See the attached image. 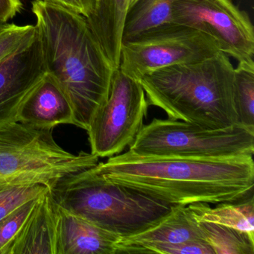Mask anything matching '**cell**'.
Here are the masks:
<instances>
[{
  "mask_svg": "<svg viewBox=\"0 0 254 254\" xmlns=\"http://www.w3.org/2000/svg\"><path fill=\"white\" fill-rule=\"evenodd\" d=\"M93 169L106 181L172 205L217 204L254 194L253 157H156L127 151Z\"/></svg>",
  "mask_w": 254,
  "mask_h": 254,
  "instance_id": "obj_1",
  "label": "cell"
},
{
  "mask_svg": "<svg viewBox=\"0 0 254 254\" xmlns=\"http://www.w3.org/2000/svg\"><path fill=\"white\" fill-rule=\"evenodd\" d=\"M36 19L47 74L69 99L75 126L87 130L109 96L114 69L81 14L44 0H35Z\"/></svg>",
  "mask_w": 254,
  "mask_h": 254,
  "instance_id": "obj_2",
  "label": "cell"
},
{
  "mask_svg": "<svg viewBox=\"0 0 254 254\" xmlns=\"http://www.w3.org/2000/svg\"><path fill=\"white\" fill-rule=\"evenodd\" d=\"M234 68L219 52L201 62L172 65L138 80L148 105L169 119L223 129L238 125L233 104Z\"/></svg>",
  "mask_w": 254,
  "mask_h": 254,
  "instance_id": "obj_3",
  "label": "cell"
},
{
  "mask_svg": "<svg viewBox=\"0 0 254 254\" xmlns=\"http://www.w3.org/2000/svg\"><path fill=\"white\" fill-rule=\"evenodd\" d=\"M58 206L121 239L154 227L174 205L106 181L93 167L68 175L50 189Z\"/></svg>",
  "mask_w": 254,
  "mask_h": 254,
  "instance_id": "obj_4",
  "label": "cell"
},
{
  "mask_svg": "<svg viewBox=\"0 0 254 254\" xmlns=\"http://www.w3.org/2000/svg\"><path fill=\"white\" fill-rule=\"evenodd\" d=\"M53 130L14 123L0 127V190L42 184L51 189L72 174L93 167L99 157L64 149Z\"/></svg>",
  "mask_w": 254,
  "mask_h": 254,
  "instance_id": "obj_5",
  "label": "cell"
},
{
  "mask_svg": "<svg viewBox=\"0 0 254 254\" xmlns=\"http://www.w3.org/2000/svg\"><path fill=\"white\" fill-rule=\"evenodd\" d=\"M129 151L137 155L156 157H253L254 132L239 125L210 129L181 120L154 119L143 126Z\"/></svg>",
  "mask_w": 254,
  "mask_h": 254,
  "instance_id": "obj_6",
  "label": "cell"
},
{
  "mask_svg": "<svg viewBox=\"0 0 254 254\" xmlns=\"http://www.w3.org/2000/svg\"><path fill=\"white\" fill-rule=\"evenodd\" d=\"M213 39L192 28L163 23L122 44L120 69L135 80L172 65L201 62L219 53Z\"/></svg>",
  "mask_w": 254,
  "mask_h": 254,
  "instance_id": "obj_7",
  "label": "cell"
},
{
  "mask_svg": "<svg viewBox=\"0 0 254 254\" xmlns=\"http://www.w3.org/2000/svg\"><path fill=\"white\" fill-rule=\"evenodd\" d=\"M148 105L139 81L115 69L109 96L87 130L92 154L113 157L130 145L143 127Z\"/></svg>",
  "mask_w": 254,
  "mask_h": 254,
  "instance_id": "obj_8",
  "label": "cell"
},
{
  "mask_svg": "<svg viewBox=\"0 0 254 254\" xmlns=\"http://www.w3.org/2000/svg\"><path fill=\"white\" fill-rule=\"evenodd\" d=\"M171 23L210 37L221 52L239 62H254V29L249 15L232 0H178Z\"/></svg>",
  "mask_w": 254,
  "mask_h": 254,
  "instance_id": "obj_9",
  "label": "cell"
},
{
  "mask_svg": "<svg viewBox=\"0 0 254 254\" xmlns=\"http://www.w3.org/2000/svg\"><path fill=\"white\" fill-rule=\"evenodd\" d=\"M47 74L41 39H35L0 62V127L18 122L29 93Z\"/></svg>",
  "mask_w": 254,
  "mask_h": 254,
  "instance_id": "obj_10",
  "label": "cell"
},
{
  "mask_svg": "<svg viewBox=\"0 0 254 254\" xmlns=\"http://www.w3.org/2000/svg\"><path fill=\"white\" fill-rule=\"evenodd\" d=\"M19 123L53 130L60 125H74V113L60 86L46 74L32 90L19 111Z\"/></svg>",
  "mask_w": 254,
  "mask_h": 254,
  "instance_id": "obj_11",
  "label": "cell"
},
{
  "mask_svg": "<svg viewBox=\"0 0 254 254\" xmlns=\"http://www.w3.org/2000/svg\"><path fill=\"white\" fill-rule=\"evenodd\" d=\"M120 239L59 206L56 254H116V245Z\"/></svg>",
  "mask_w": 254,
  "mask_h": 254,
  "instance_id": "obj_12",
  "label": "cell"
},
{
  "mask_svg": "<svg viewBox=\"0 0 254 254\" xmlns=\"http://www.w3.org/2000/svg\"><path fill=\"white\" fill-rule=\"evenodd\" d=\"M58 226L59 206L49 190L40 196L9 254H56Z\"/></svg>",
  "mask_w": 254,
  "mask_h": 254,
  "instance_id": "obj_13",
  "label": "cell"
},
{
  "mask_svg": "<svg viewBox=\"0 0 254 254\" xmlns=\"http://www.w3.org/2000/svg\"><path fill=\"white\" fill-rule=\"evenodd\" d=\"M190 241H206L198 221L188 206L174 205L169 215L158 224L139 234L120 239L117 254H128L130 250L149 245H172Z\"/></svg>",
  "mask_w": 254,
  "mask_h": 254,
  "instance_id": "obj_14",
  "label": "cell"
},
{
  "mask_svg": "<svg viewBox=\"0 0 254 254\" xmlns=\"http://www.w3.org/2000/svg\"><path fill=\"white\" fill-rule=\"evenodd\" d=\"M128 5L129 0H94L93 12L86 18L114 69L120 67L122 39Z\"/></svg>",
  "mask_w": 254,
  "mask_h": 254,
  "instance_id": "obj_15",
  "label": "cell"
},
{
  "mask_svg": "<svg viewBox=\"0 0 254 254\" xmlns=\"http://www.w3.org/2000/svg\"><path fill=\"white\" fill-rule=\"evenodd\" d=\"M187 206L197 221L231 227L254 239V194L234 201L217 203L215 207L204 203H191Z\"/></svg>",
  "mask_w": 254,
  "mask_h": 254,
  "instance_id": "obj_16",
  "label": "cell"
},
{
  "mask_svg": "<svg viewBox=\"0 0 254 254\" xmlns=\"http://www.w3.org/2000/svg\"><path fill=\"white\" fill-rule=\"evenodd\" d=\"M178 0H138L127 11L122 44L141 32L171 23L172 7Z\"/></svg>",
  "mask_w": 254,
  "mask_h": 254,
  "instance_id": "obj_17",
  "label": "cell"
},
{
  "mask_svg": "<svg viewBox=\"0 0 254 254\" xmlns=\"http://www.w3.org/2000/svg\"><path fill=\"white\" fill-rule=\"evenodd\" d=\"M233 93L238 125L254 132V62L234 68Z\"/></svg>",
  "mask_w": 254,
  "mask_h": 254,
  "instance_id": "obj_18",
  "label": "cell"
},
{
  "mask_svg": "<svg viewBox=\"0 0 254 254\" xmlns=\"http://www.w3.org/2000/svg\"><path fill=\"white\" fill-rule=\"evenodd\" d=\"M198 222L214 254H254V239L247 233L215 223Z\"/></svg>",
  "mask_w": 254,
  "mask_h": 254,
  "instance_id": "obj_19",
  "label": "cell"
},
{
  "mask_svg": "<svg viewBox=\"0 0 254 254\" xmlns=\"http://www.w3.org/2000/svg\"><path fill=\"white\" fill-rule=\"evenodd\" d=\"M39 197L23 203L0 221V254H9L13 242L35 208Z\"/></svg>",
  "mask_w": 254,
  "mask_h": 254,
  "instance_id": "obj_20",
  "label": "cell"
},
{
  "mask_svg": "<svg viewBox=\"0 0 254 254\" xmlns=\"http://www.w3.org/2000/svg\"><path fill=\"white\" fill-rule=\"evenodd\" d=\"M36 35V27L33 25L4 23L0 26V62L29 44Z\"/></svg>",
  "mask_w": 254,
  "mask_h": 254,
  "instance_id": "obj_21",
  "label": "cell"
},
{
  "mask_svg": "<svg viewBox=\"0 0 254 254\" xmlns=\"http://www.w3.org/2000/svg\"><path fill=\"white\" fill-rule=\"evenodd\" d=\"M50 190L42 184L20 186L0 190V221L13 211Z\"/></svg>",
  "mask_w": 254,
  "mask_h": 254,
  "instance_id": "obj_22",
  "label": "cell"
},
{
  "mask_svg": "<svg viewBox=\"0 0 254 254\" xmlns=\"http://www.w3.org/2000/svg\"><path fill=\"white\" fill-rule=\"evenodd\" d=\"M214 254L206 241H190L172 245H149L133 248L128 254Z\"/></svg>",
  "mask_w": 254,
  "mask_h": 254,
  "instance_id": "obj_23",
  "label": "cell"
},
{
  "mask_svg": "<svg viewBox=\"0 0 254 254\" xmlns=\"http://www.w3.org/2000/svg\"><path fill=\"white\" fill-rule=\"evenodd\" d=\"M44 1L81 14L85 18H87L92 14L93 7H94V0H44Z\"/></svg>",
  "mask_w": 254,
  "mask_h": 254,
  "instance_id": "obj_24",
  "label": "cell"
},
{
  "mask_svg": "<svg viewBox=\"0 0 254 254\" xmlns=\"http://www.w3.org/2000/svg\"><path fill=\"white\" fill-rule=\"evenodd\" d=\"M22 8L21 0H0V20L8 23L20 12Z\"/></svg>",
  "mask_w": 254,
  "mask_h": 254,
  "instance_id": "obj_25",
  "label": "cell"
},
{
  "mask_svg": "<svg viewBox=\"0 0 254 254\" xmlns=\"http://www.w3.org/2000/svg\"><path fill=\"white\" fill-rule=\"evenodd\" d=\"M138 0H129L128 10L137 2Z\"/></svg>",
  "mask_w": 254,
  "mask_h": 254,
  "instance_id": "obj_26",
  "label": "cell"
},
{
  "mask_svg": "<svg viewBox=\"0 0 254 254\" xmlns=\"http://www.w3.org/2000/svg\"><path fill=\"white\" fill-rule=\"evenodd\" d=\"M4 24V23H2V21H1V20H0V26H2V25H3Z\"/></svg>",
  "mask_w": 254,
  "mask_h": 254,
  "instance_id": "obj_27",
  "label": "cell"
}]
</instances>
